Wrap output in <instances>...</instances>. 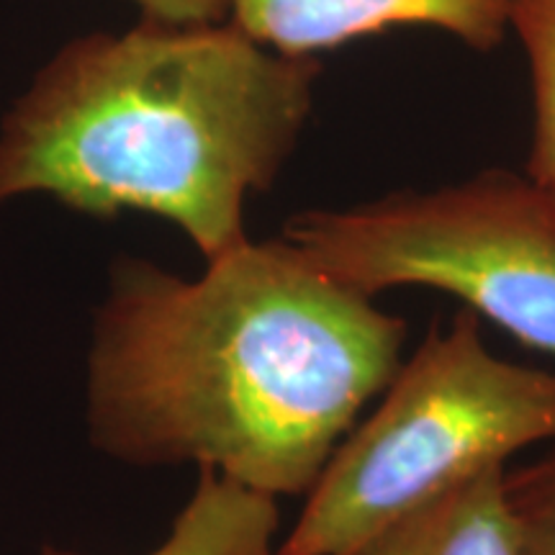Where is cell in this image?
<instances>
[{"label": "cell", "instance_id": "6", "mask_svg": "<svg viewBox=\"0 0 555 555\" xmlns=\"http://www.w3.org/2000/svg\"><path fill=\"white\" fill-rule=\"evenodd\" d=\"M358 555H522L506 468L483 470L388 525Z\"/></svg>", "mask_w": 555, "mask_h": 555}, {"label": "cell", "instance_id": "4", "mask_svg": "<svg viewBox=\"0 0 555 555\" xmlns=\"http://www.w3.org/2000/svg\"><path fill=\"white\" fill-rule=\"evenodd\" d=\"M283 240L358 294L442 291L555 358V196L527 176L483 170L433 191L304 211Z\"/></svg>", "mask_w": 555, "mask_h": 555}, {"label": "cell", "instance_id": "8", "mask_svg": "<svg viewBox=\"0 0 555 555\" xmlns=\"http://www.w3.org/2000/svg\"><path fill=\"white\" fill-rule=\"evenodd\" d=\"M509 31L522 44L532 88V142L525 176L555 196V0H515Z\"/></svg>", "mask_w": 555, "mask_h": 555}, {"label": "cell", "instance_id": "9", "mask_svg": "<svg viewBox=\"0 0 555 555\" xmlns=\"http://www.w3.org/2000/svg\"><path fill=\"white\" fill-rule=\"evenodd\" d=\"M506 499L517 519L522 555H555V450L506 474Z\"/></svg>", "mask_w": 555, "mask_h": 555}, {"label": "cell", "instance_id": "7", "mask_svg": "<svg viewBox=\"0 0 555 555\" xmlns=\"http://www.w3.org/2000/svg\"><path fill=\"white\" fill-rule=\"evenodd\" d=\"M281 525L275 496L247 489L214 468H201L191 502L170 535L150 555H275ZM41 555H78L44 545Z\"/></svg>", "mask_w": 555, "mask_h": 555}, {"label": "cell", "instance_id": "10", "mask_svg": "<svg viewBox=\"0 0 555 555\" xmlns=\"http://www.w3.org/2000/svg\"><path fill=\"white\" fill-rule=\"evenodd\" d=\"M144 18L165 24H217L229 18V0H134Z\"/></svg>", "mask_w": 555, "mask_h": 555}, {"label": "cell", "instance_id": "1", "mask_svg": "<svg viewBox=\"0 0 555 555\" xmlns=\"http://www.w3.org/2000/svg\"><path fill=\"white\" fill-rule=\"evenodd\" d=\"M183 281L124 262L90 352V429L131 463H198L268 496L307 494L397 376L406 322L288 240Z\"/></svg>", "mask_w": 555, "mask_h": 555}, {"label": "cell", "instance_id": "2", "mask_svg": "<svg viewBox=\"0 0 555 555\" xmlns=\"http://www.w3.org/2000/svg\"><path fill=\"white\" fill-rule=\"evenodd\" d=\"M322 67L268 50L232 21L144 18L73 41L0 129V198L50 193L75 211H147L206 260L247 240L311 114Z\"/></svg>", "mask_w": 555, "mask_h": 555}, {"label": "cell", "instance_id": "3", "mask_svg": "<svg viewBox=\"0 0 555 555\" xmlns=\"http://www.w3.org/2000/svg\"><path fill=\"white\" fill-rule=\"evenodd\" d=\"M478 319L457 311L401 360L380 404L307 491L275 555H358L401 517L555 440V373L494 356Z\"/></svg>", "mask_w": 555, "mask_h": 555}, {"label": "cell", "instance_id": "5", "mask_svg": "<svg viewBox=\"0 0 555 555\" xmlns=\"http://www.w3.org/2000/svg\"><path fill=\"white\" fill-rule=\"evenodd\" d=\"M515 0H229V21L268 50L314 57L401 26H425L494 50L509 31Z\"/></svg>", "mask_w": 555, "mask_h": 555}]
</instances>
